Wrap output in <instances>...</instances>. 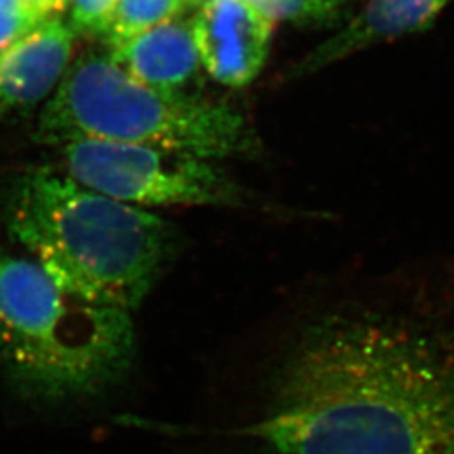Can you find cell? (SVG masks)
<instances>
[{
    "instance_id": "obj_3",
    "label": "cell",
    "mask_w": 454,
    "mask_h": 454,
    "mask_svg": "<svg viewBox=\"0 0 454 454\" xmlns=\"http://www.w3.org/2000/svg\"><path fill=\"white\" fill-rule=\"evenodd\" d=\"M135 358L125 309L63 292L35 260L0 254V365L34 401H71L118 384Z\"/></svg>"
},
{
    "instance_id": "obj_9",
    "label": "cell",
    "mask_w": 454,
    "mask_h": 454,
    "mask_svg": "<svg viewBox=\"0 0 454 454\" xmlns=\"http://www.w3.org/2000/svg\"><path fill=\"white\" fill-rule=\"evenodd\" d=\"M108 56L135 82L165 95H192L200 59L191 20L174 19L110 48Z\"/></svg>"
},
{
    "instance_id": "obj_4",
    "label": "cell",
    "mask_w": 454,
    "mask_h": 454,
    "mask_svg": "<svg viewBox=\"0 0 454 454\" xmlns=\"http://www.w3.org/2000/svg\"><path fill=\"white\" fill-rule=\"evenodd\" d=\"M39 135L58 145L93 138L160 146L211 162L249 155L260 145L238 108L155 91L108 54H86L69 65L41 114Z\"/></svg>"
},
{
    "instance_id": "obj_2",
    "label": "cell",
    "mask_w": 454,
    "mask_h": 454,
    "mask_svg": "<svg viewBox=\"0 0 454 454\" xmlns=\"http://www.w3.org/2000/svg\"><path fill=\"white\" fill-rule=\"evenodd\" d=\"M9 227L63 292L129 313L159 279L174 243L159 215L48 168L19 184Z\"/></svg>"
},
{
    "instance_id": "obj_6",
    "label": "cell",
    "mask_w": 454,
    "mask_h": 454,
    "mask_svg": "<svg viewBox=\"0 0 454 454\" xmlns=\"http://www.w3.org/2000/svg\"><path fill=\"white\" fill-rule=\"evenodd\" d=\"M191 24L200 66L212 80L243 88L258 78L275 22L246 0H206Z\"/></svg>"
},
{
    "instance_id": "obj_8",
    "label": "cell",
    "mask_w": 454,
    "mask_h": 454,
    "mask_svg": "<svg viewBox=\"0 0 454 454\" xmlns=\"http://www.w3.org/2000/svg\"><path fill=\"white\" fill-rule=\"evenodd\" d=\"M450 0H367L364 9L340 31L305 54L288 78L311 76L360 51L389 43L433 26Z\"/></svg>"
},
{
    "instance_id": "obj_14",
    "label": "cell",
    "mask_w": 454,
    "mask_h": 454,
    "mask_svg": "<svg viewBox=\"0 0 454 454\" xmlns=\"http://www.w3.org/2000/svg\"><path fill=\"white\" fill-rule=\"evenodd\" d=\"M22 2L39 20L59 16L69 5V0H22Z\"/></svg>"
},
{
    "instance_id": "obj_7",
    "label": "cell",
    "mask_w": 454,
    "mask_h": 454,
    "mask_svg": "<svg viewBox=\"0 0 454 454\" xmlns=\"http://www.w3.org/2000/svg\"><path fill=\"white\" fill-rule=\"evenodd\" d=\"M74 39L65 19L54 16L0 51V118L52 97L71 65Z\"/></svg>"
},
{
    "instance_id": "obj_11",
    "label": "cell",
    "mask_w": 454,
    "mask_h": 454,
    "mask_svg": "<svg viewBox=\"0 0 454 454\" xmlns=\"http://www.w3.org/2000/svg\"><path fill=\"white\" fill-rule=\"evenodd\" d=\"M271 22L324 24L337 16L343 0H246Z\"/></svg>"
},
{
    "instance_id": "obj_10",
    "label": "cell",
    "mask_w": 454,
    "mask_h": 454,
    "mask_svg": "<svg viewBox=\"0 0 454 454\" xmlns=\"http://www.w3.org/2000/svg\"><path fill=\"white\" fill-rule=\"evenodd\" d=\"M187 0H118L105 41L110 48L179 19Z\"/></svg>"
},
{
    "instance_id": "obj_15",
    "label": "cell",
    "mask_w": 454,
    "mask_h": 454,
    "mask_svg": "<svg viewBox=\"0 0 454 454\" xmlns=\"http://www.w3.org/2000/svg\"><path fill=\"white\" fill-rule=\"evenodd\" d=\"M204 2H206V0H187V5L191 4V5H199V7H200Z\"/></svg>"
},
{
    "instance_id": "obj_1",
    "label": "cell",
    "mask_w": 454,
    "mask_h": 454,
    "mask_svg": "<svg viewBox=\"0 0 454 454\" xmlns=\"http://www.w3.org/2000/svg\"><path fill=\"white\" fill-rule=\"evenodd\" d=\"M238 434L268 454H454L453 322L431 301L320 315Z\"/></svg>"
},
{
    "instance_id": "obj_5",
    "label": "cell",
    "mask_w": 454,
    "mask_h": 454,
    "mask_svg": "<svg viewBox=\"0 0 454 454\" xmlns=\"http://www.w3.org/2000/svg\"><path fill=\"white\" fill-rule=\"evenodd\" d=\"M66 176L137 207H238L244 191L211 160L160 146L78 138L61 144Z\"/></svg>"
},
{
    "instance_id": "obj_12",
    "label": "cell",
    "mask_w": 454,
    "mask_h": 454,
    "mask_svg": "<svg viewBox=\"0 0 454 454\" xmlns=\"http://www.w3.org/2000/svg\"><path fill=\"white\" fill-rule=\"evenodd\" d=\"M118 0H69V20L76 35H105Z\"/></svg>"
},
{
    "instance_id": "obj_13",
    "label": "cell",
    "mask_w": 454,
    "mask_h": 454,
    "mask_svg": "<svg viewBox=\"0 0 454 454\" xmlns=\"http://www.w3.org/2000/svg\"><path fill=\"white\" fill-rule=\"evenodd\" d=\"M39 22L22 0H0V51L11 46Z\"/></svg>"
}]
</instances>
